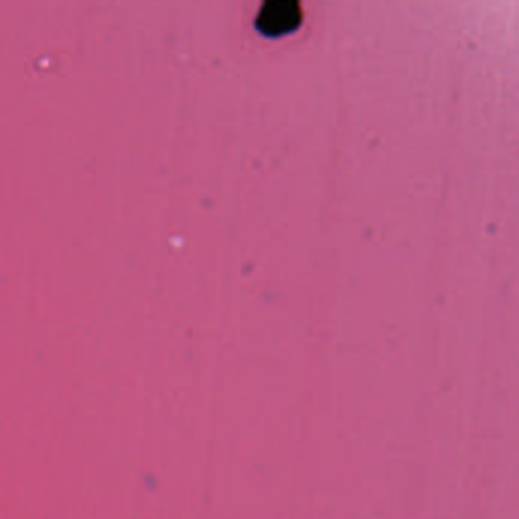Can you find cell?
<instances>
[{
  "mask_svg": "<svg viewBox=\"0 0 519 519\" xmlns=\"http://www.w3.org/2000/svg\"><path fill=\"white\" fill-rule=\"evenodd\" d=\"M300 20V8L296 2H267L256 25L265 34L276 35L293 29Z\"/></svg>",
  "mask_w": 519,
  "mask_h": 519,
  "instance_id": "obj_1",
  "label": "cell"
}]
</instances>
